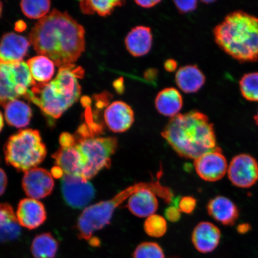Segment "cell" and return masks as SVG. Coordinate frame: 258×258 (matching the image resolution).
<instances>
[{
  "label": "cell",
  "mask_w": 258,
  "mask_h": 258,
  "mask_svg": "<svg viewBox=\"0 0 258 258\" xmlns=\"http://www.w3.org/2000/svg\"><path fill=\"white\" fill-rule=\"evenodd\" d=\"M101 131L98 124L89 122L81 125L74 135L61 134L60 147L52 158L63 175L89 180L100 171L111 166L118 141L115 137H96Z\"/></svg>",
  "instance_id": "cell-1"
},
{
  "label": "cell",
  "mask_w": 258,
  "mask_h": 258,
  "mask_svg": "<svg viewBox=\"0 0 258 258\" xmlns=\"http://www.w3.org/2000/svg\"><path fill=\"white\" fill-rule=\"evenodd\" d=\"M30 42L40 55L56 66L72 64L85 50V30L67 14L54 9L32 28Z\"/></svg>",
  "instance_id": "cell-2"
},
{
  "label": "cell",
  "mask_w": 258,
  "mask_h": 258,
  "mask_svg": "<svg viewBox=\"0 0 258 258\" xmlns=\"http://www.w3.org/2000/svg\"><path fill=\"white\" fill-rule=\"evenodd\" d=\"M161 135L185 159L195 160L217 147L214 125L207 115L198 111L171 118Z\"/></svg>",
  "instance_id": "cell-3"
},
{
  "label": "cell",
  "mask_w": 258,
  "mask_h": 258,
  "mask_svg": "<svg viewBox=\"0 0 258 258\" xmlns=\"http://www.w3.org/2000/svg\"><path fill=\"white\" fill-rule=\"evenodd\" d=\"M85 71L76 64L60 67L56 77L46 83H38L25 97L38 106L48 117L57 119L78 101L82 92L79 80Z\"/></svg>",
  "instance_id": "cell-4"
},
{
  "label": "cell",
  "mask_w": 258,
  "mask_h": 258,
  "mask_svg": "<svg viewBox=\"0 0 258 258\" xmlns=\"http://www.w3.org/2000/svg\"><path fill=\"white\" fill-rule=\"evenodd\" d=\"M216 43L226 53L240 62L258 60V18L237 11L226 16L215 27Z\"/></svg>",
  "instance_id": "cell-5"
},
{
  "label": "cell",
  "mask_w": 258,
  "mask_h": 258,
  "mask_svg": "<svg viewBox=\"0 0 258 258\" xmlns=\"http://www.w3.org/2000/svg\"><path fill=\"white\" fill-rule=\"evenodd\" d=\"M6 163L19 172L35 168L45 159L47 149L40 132L24 129L9 138L4 148Z\"/></svg>",
  "instance_id": "cell-6"
},
{
  "label": "cell",
  "mask_w": 258,
  "mask_h": 258,
  "mask_svg": "<svg viewBox=\"0 0 258 258\" xmlns=\"http://www.w3.org/2000/svg\"><path fill=\"white\" fill-rule=\"evenodd\" d=\"M37 85L27 62L7 63L0 61V105L27 95Z\"/></svg>",
  "instance_id": "cell-7"
},
{
  "label": "cell",
  "mask_w": 258,
  "mask_h": 258,
  "mask_svg": "<svg viewBox=\"0 0 258 258\" xmlns=\"http://www.w3.org/2000/svg\"><path fill=\"white\" fill-rule=\"evenodd\" d=\"M61 191L67 205L77 209L88 205L95 198L96 192L89 180L66 174L61 177Z\"/></svg>",
  "instance_id": "cell-8"
},
{
  "label": "cell",
  "mask_w": 258,
  "mask_h": 258,
  "mask_svg": "<svg viewBox=\"0 0 258 258\" xmlns=\"http://www.w3.org/2000/svg\"><path fill=\"white\" fill-rule=\"evenodd\" d=\"M228 176L238 188H249L258 180V163L249 154H240L233 157L228 166Z\"/></svg>",
  "instance_id": "cell-9"
},
{
  "label": "cell",
  "mask_w": 258,
  "mask_h": 258,
  "mask_svg": "<svg viewBox=\"0 0 258 258\" xmlns=\"http://www.w3.org/2000/svg\"><path fill=\"white\" fill-rule=\"evenodd\" d=\"M195 169L201 178L208 182H216L222 178L228 171L227 160L220 148L209 151L194 162Z\"/></svg>",
  "instance_id": "cell-10"
},
{
  "label": "cell",
  "mask_w": 258,
  "mask_h": 258,
  "mask_svg": "<svg viewBox=\"0 0 258 258\" xmlns=\"http://www.w3.org/2000/svg\"><path fill=\"white\" fill-rule=\"evenodd\" d=\"M54 186L51 173L38 167L25 172L22 179V187L26 195L35 200L44 199L51 195Z\"/></svg>",
  "instance_id": "cell-11"
},
{
  "label": "cell",
  "mask_w": 258,
  "mask_h": 258,
  "mask_svg": "<svg viewBox=\"0 0 258 258\" xmlns=\"http://www.w3.org/2000/svg\"><path fill=\"white\" fill-rule=\"evenodd\" d=\"M16 218L22 227L29 230H34L46 221V209L43 203L37 200L31 198L22 199L19 203Z\"/></svg>",
  "instance_id": "cell-12"
},
{
  "label": "cell",
  "mask_w": 258,
  "mask_h": 258,
  "mask_svg": "<svg viewBox=\"0 0 258 258\" xmlns=\"http://www.w3.org/2000/svg\"><path fill=\"white\" fill-rule=\"evenodd\" d=\"M105 124L115 133H122L128 130L135 121L133 109L126 103L118 101L112 102L105 109Z\"/></svg>",
  "instance_id": "cell-13"
},
{
  "label": "cell",
  "mask_w": 258,
  "mask_h": 258,
  "mask_svg": "<svg viewBox=\"0 0 258 258\" xmlns=\"http://www.w3.org/2000/svg\"><path fill=\"white\" fill-rule=\"evenodd\" d=\"M30 47L27 38L14 32L3 35L0 41V61L12 63L23 61Z\"/></svg>",
  "instance_id": "cell-14"
},
{
  "label": "cell",
  "mask_w": 258,
  "mask_h": 258,
  "mask_svg": "<svg viewBox=\"0 0 258 258\" xmlns=\"http://www.w3.org/2000/svg\"><path fill=\"white\" fill-rule=\"evenodd\" d=\"M221 231L214 224L202 222L194 230L192 242L199 252H212L217 247L221 239Z\"/></svg>",
  "instance_id": "cell-15"
},
{
  "label": "cell",
  "mask_w": 258,
  "mask_h": 258,
  "mask_svg": "<svg viewBox=\"0 0 258 258\" xmlns=\"http://www.w3.org/2000/svg\"><path fill=\"white\" fill-rule=\"evenodd\" d=\"M156 196L150 189L139 190L128 198L126 207L138 217H149L154 215L159 206Z\"/></svg>",
  "instance_id": "cell-16"
},
{
  "label": "cell",
  "mask_w": 258,
  "mask_h": 258,
  "mask_svg": "<svg viewBox=\"0 0 258 258\" xmlns=\"http://www.w3.org/2000/svg\"><path fill=\"white\" fill-rule=\"evenodd\" d=\"M207 210L212 218L224 225H233L239 217L237 206L230 199L223 196H217L211 200Z\"/></svg>",
  "instance_id": "cell-17"
},
{
  "label": "cell",
  "mask_w": 258,
  "mask_h": 258,
  "mask_svg": "<svg viewBox=\"0 0 258 258\" xmlns=\"http://www.w3.org/2000/svg\"><path fill=\"white\" fill-rule=\"evenodd\" d=\"M153 39L150 28L138 26L128 32L125 38V46L132 56H143L150 52Z\"/></svg>",
  "instance_id": "cell-18"
},
{
  "label": "cell",
  "mask_w": 258,
  "mask_h": 258,
  "mask_svg": "<svg viewBox=\"0 0 258 258\" xmlns=\"http://www.w3.org/2000/svg\"><path fill=\"white\" fill-rule=\"evenodd\" d=\"M176 83L182 92L192 93L198 92L205 83V76L196 66L180 68L175 76Z\"/></svg>",
  "instance_id": "cell-19"
},
{
  "label": "cell",
  "mask_w": 258,
  "mask_h": 258,
  "mask_svg": "<svg viewBox=\"0 0 258 258\" xmlns=\"http://www.w3.org/2000/svg\"><path fill=\"white\" fill-rule=\"evenodd\" d=\"M155 105L160 114L173 117L182 108V96L175 88H166L158 93Z\"/></svg>",
  "instance_id": "cell-20"
},
{
  "label": "cell",
  "mask_w": 258,
  "mask_h": 258,
  "mask_svg": "<svg viewBox=\"0 0 258 258\" xmlns=\"http://www.w3.org/2000/svg\"><path fill=\"white\" fill-rule=\"evenodd\" d=\"M4 108L6 120L9 125L16 128H24L30 124L32 110L25 102L16 99L6 104Z\"/></svg>",
  "instance_id": "cell-21"
},
{
  "label": "cell",
  "mask_w": 258,
  "mask_h": 258,
  "mask_svg": "<svg viewBox=\"0 0 258 258\" xmlns=\"http://www.w3.org/2000/svg\"><path fill=\"white\" fill-rule=\"evenodd\" d=\"M59 242L50 233L37 235L32 242L31 250L35 258H55Z\"/></svg>",
  "instance_id": "cell-22"
},
{
  "label": "cell",
  "mask_w": 258,
  "mask_h": 258,
  "mask_svg": "<svg viewBox=\"0 0 258 258\" xmlns=\"http://www.w3.org/2000/svg\"><path fill=\"white\" fill-rule=\"evenodd\" d=\"M32 78L40 83L49 82L54 73V64L46 56L39 55L31 58L27 62Z\"/></svg>",
  "instance_id": "cell-23"
},
{
  "label": "cell",
  "mask_w": 258,
  "mask_h": 258,
  "mask_svg": "<svg viewBox=\"0 0 258 258\" xmlns=\"http://www.w3.org/2000/svg\"><path fill=\"white\" fill-rule=\"evenodd\" d=\"M123 1L118 0H86L80 2L83 14L92 15L97 13L101 16L110 15L114 9L124 5Z\"/></svg>",
  "instance_id": "cell-24"
},
{
  "label": "cell",
  "mask_w": 258,
  "mask_h": 258,
  "mask_svg": "<svg viewBox=\"0 0 258 258\" xmlns=\"http://www.w3.org/2000/svg\"><path fill=\"white\" fill-rule=\"evenodd\" d=\"M51 2L48 0H24L21 7L24 15L28 18L41 19L47 16L49 11Z\"/></svg>",
  "instance_id": "cell-25"
},
{
  "label": "cell",
  "mask_w": 258,
  "mask_h": 258,
  "mask_svg": "<svg viewBox=\"0 0 258 258\" xmlns=\"http://www.w3.org/2000/svg\"><path fill=\"white\" fill-rule=\"evenodd\" d=\"M241 95L247 101L258 102V73L245 74L240 80Z\"/></svg>",
  "instance_id": "cell-26"
},
{
  "label": "cell",
  "mask_w": 258,
  "mask_h": 258,
  "mask_svg": "<svg viewBox=\"0 0 258 258\" xmlns=\"http://www.w3.org/2000/svg\"><path fill=\"white\" fill-rule=\"evenodd\" d=\"M144 230L149 236L159 238L166 234L167 225L166 219L159 215H153L148 217L144 222Z\"/></svg>",
  "instance_id": "cell-27"
},
{
  "label": "cell",
  "mask_w": 258,
  "mask_h": 258,
  "mask_svg": "<svg viewBox=\"0 0 258 258\" xmlns=\"http://www.w3.org/2000/svg\"><path fill=\"white\" fill-rule=\"evenodd\" d=\"M134 258H165L162 249L154 242H144L139 244L134 253Z\"/></svg>",
  "instance_id": "cell-28"
},
{
  "label": "cell",
  "mask_w": 258,
  "mask_h": 258,
  "mask_svg": "<svg viewBox=\"0 0 258 258\" xmlns=\"http://www.w3.org/2000/svg\"><path fill=\"white\" fill-rule=\"evenodd\" d=\"M21 228L18 221L9 222L0 228V242L15 239L21 234Z\"/></svg>",
  "instance_id": "cell-29"
},
{
  "label": "cell",
  "mask_w": 258,
  "mask_h": 258,
  "mask_svg": "<svg viewBox=\"0 0 258 258\" xmlns=\"http://www.w3.org/2000/svg\"><path fill=\"white\" fill-rule=\"evenodd\" d=\"M18 221L14 209L8 203H0V228L12 221Z\"/></svg>",
  "instance_id": "cell-30"
},
{
  "label": "cell",
  "mask_w": 258,
  "mask_h": 258,
  "mask_svg": "<svg viewBox=\"0 0 258 258\" xmlns=\"http://www.w3.org/2000/svg\"><path fill=\"white\" fill-rule=\"evenodd\" d=\"M197 201L192 197H183L179 202L178 209L185 214H191L196 207Z\"/></svg>",
  "instance_id": "cell-31"
},
{
  "label": "cell",
  "mask_w": 258,
  "mask_h": 258,
  "mask_svg": "<svg viewBox=\"0 0 258 258\" xmlns=\"http://www.w3.org/2000/svg\"><path fill=\"white\" fill-rule=\"evenodd\" d=\"M173 2L178 11L182 14L194 11L198 7L197 1H174Z\"/></svg>",
  "instance_id": "cell-32"
},
{
  "label": "cell",
  "mask_w": 258,
  "mask_h": 258,
  "mask_svg": "<svg viewBox=\"0 0 258 258\" xmlns=\"http://www.w3.org/2000/svg\"><path fill=\"white\" fill-rule=\"evenodd\" d=\"M180 212L177 207L171 206L166 209L165 215L167 220L170 222H176L180 218Z\"/></svg>",
  "instance_id": "cell-33"
},
{
  "label": "cell",
  "mask_w": 258,
  "mask_h": 258,
  "mask_svg": "<svg viewBox=\"0 0 258 258\" xmlns=\"http://www.w3.org/2000/svg\"><path fill=\"white\" fill-rule=\"evenodd\" d=\"M8 185V177L4 170L0 168V196L6 191Z\"/></svg>",
  "instance_id": "cell-34"
},
{
  "label": "cell",
  "mask_w": 258,
  "mask_h": 258,
  "mask_svg": "<svg viewBox=\"0 0 258 258\" xmlns=\"http://www.w3.org/2000/svg\"><path fill=\"white\" fill-rule=\"evenodd\" d=\"M161 1H157V0H149V1H140V0H137V1H135V3L138 6H141V7L143 8H151L154 7V6H156L159 4Z\"/></svg>",
  "instance_id": "cell-35"
},
{
  "label": "cell",
  "mask_w": 258,
  "mask_h": 258,
  "mask_svg": "<svg viewBox=\"0 0 258 258\" xmlns=\"http://www.w3.org/2000/svg\"><path fill=\"white\" fill-rule=\"evenodd\" d=\"M164 68H165L167 72H175L177 68V63L173 59H169L164 63Z\"/></svg>",
  "instance_id": "cell-36"
},
{
  "label": "cell",
  "mask_w": 258,
  "mask_h": 258,
  "mask_svg": "<svg viewBox=\"0 0 258 258\" xmlns=\"http://www.w3.org/2000/svg\"><path fill=\"white\" fill-rule=\"evenodd\" d=\"M250 227L249 224H243L238 226L237 231L238 233L243 234L247 233L250 230Z\"/></svg>",
  "instance_id": "cell-37"
},
{
  "label": "cell",
  "mask_w": 258,
  "mask_h": 258,
  "mask_svg": "<svg viewBox=\"0 0 258 258\" xmlns=\"http://www.w3.org/2000/svg\"><path fill=\"white\" fill-rule=\"evenodd\" d=\"M3 126H4V119H3V115L0 111V132H2Z\"/></svg>",
  "instance_id": "cell-38"
},
{
  "label": "cell",
  "mask_w": 258,
  "mask_h": 258,
  "mask_svg": "<svg viewBox=\"0 0 258 258\" xmlns=\"http://www.w3.org/2000/svg\"><path fill=\"white\" fill-rule=\"evenodd\" d=\"M3 11V4L1 2H0V17H1Z\"/></svg>",
  "instance_id": "cell-39"
},
{
  "label": "cell",
  "mask_w": 258,
  "mask_h": 258,
  "mask_svg": "<svg viewBox=\"0 0 258 258\" xmlns=\"http://www.w3.org/2000/svg\"><path fill=\"white\" fill-rule=\"evenodd\" d=\"M254 120H255L256 124L258 125V111L255 117H254Z\"/></svg>",
  "instance_id": "cell-40"
}]
</instances>
